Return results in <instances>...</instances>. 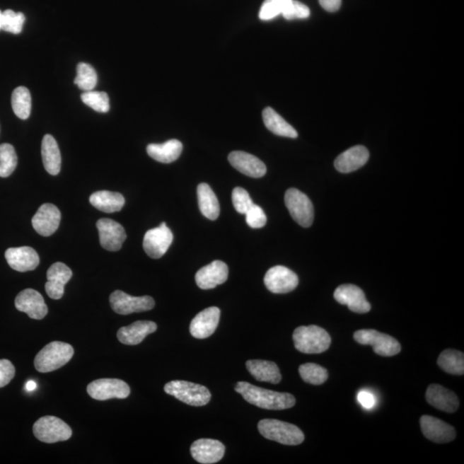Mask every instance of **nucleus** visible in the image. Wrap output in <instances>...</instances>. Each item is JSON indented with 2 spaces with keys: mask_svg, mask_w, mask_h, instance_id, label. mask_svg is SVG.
Wrapping results in <instances>:
<instances>
[{
  "mask_svg": "<svg viewBox=\"0 0 464 464\" xmlns=\"http://www.w3.org/2000/svg\"><path fill=\"white\" fill-rule=\"evenodd\" d=\"M235 390L246 402L264 410H288L296 403V399L291 394L262 389L247 382H238L235 386Z\"/></svg>",
  "mask_w": 464,
  "mask_h": 464,
  "instance_id": "f257e3e1",
  "label": "nucleus"
},
{
  "mask_svg": "<svg viewBox=\"0 0 464 464\" xmlns=\"http://www.w3.org/2000/svg\"><path fill=\"white\" fill-rule=\"evenodd\" d=\"M293 338L296 349L308 354H322L329 349L331 344L330 334L317 325L297 327Z\"/></svg>",
  "mask_w": 464,
  "mask_h": 464,
  "instance_id": "f03ea898",
  "label": "nucleus"
},
{
  "mask_svg": "<svg viewBox=\"0 0 464 464\" xmlns=\"http://www.w3.org/2000/svg\"><path fill=\"white\" fill-rule=\"evenodd\" d=\"M74 354L70 344L53 342L47 344L39 352L35 359V367L39 373H51L69 362Z\"/></svg>",
  "mask_w": 464,
  "mask_h": 464,
  "instance_id": "7ed1b4c3",
  "label": "nucleus"
},
{
  "mask_svg": "<svg viewBox=\"0 0 464 464\" xmlns=\"http://www.w3.org/2000/svg\"><path fill=\"white\" fill-rule=\"evenodd\" d=\"M258 430L264 438L286 446H298L305 435L297 426L279 419H265L258 423Z\"/></svg>",
  "mask_w": 464,
  "mask_h": 464,
  "instance_id": "20e7f679",
  "label": "nucleus"
},
{
  "mask_svg": "<svg viewBox=\"0 0 464 464\" xmlns=\"http://www.w3.org/2000/svg\"><path fill=\"white\" fill-rule=\"evenodd\" d=\"M165 391L179 401L194 407L207 405L211 398L207 387L181 380H175L166 383Z\"/></svg>",
  "mask_w": 464,
  "mask_h": 464,
  "instance_id": "39448f33",
  "label": "nucleus"
},
{
  "mask_svg": "<svg viewBox=\"0 0 464 464\" xmlns=\"http://www.w3.org/2000/svg\"><path fill=\"white\" fill-rule=\"evenodd\" d=\"M33 433L40 441L54 443L69 439L73 431L62 419L54 416H44L34 424Z\"/></svg>",
  "mask_w": 464,
  "mask_h": 464,
  "instance_id": "423d86ee",
  "label": "nucleus"
},
{
  "mask_svg": "<svg viewBox=\"0 0 464 464\" xmlns=\"http://www.w3.org/2000/svg\"><path fill=\"white\" fill-rule=\"evenodd\" d=\"M356 342L361 345L371 346L376 354L383 357H391L401 352V344L392 336L380 333L375 330H361L354 335Z\"/></svg>",
  "mask_w": 464,
  "mask_h": 464,
  "instance_id": "0eeeda50",
  "label": "nucleus"
},
{
  "mask_svg": "<svg viewBox=\"0 0 464 464\" xmlns=\"http://www.w3.org/2000/svg\"><path fill=\"white\" fill-rule=\"evenodd\" d=\"M285 203L296 222L305 228L311 227L314 220V207L309 197L303 192L290 189L286 192Z\"/></svg>",
  "mask_w": 464,
  "mask_h": 464,
  "instance_id": "6e6552de",
  "label": "nucleus"
},
{
  "mask_svg": "<svg viewBox=\"0 0 464 464\" xmlns=\"http://www.w3.org/2000/svg\"><path fill=\"white\" fill-rule=\"evenodd\" d=\"M90 397L98 401L118 398L125 399L130 395V387L121 379L102 378L95 380L87 387Z\"/></svg>",
  "mask_w": 464,
  "mask_h": 464,
  "instance_id": "1a4fd4ad",
  "label": "nucleus"
},
{
  "mask_svg": "<svg viewBox=\"0 0 464 464\" xmlns=\"http://www.w3.org/2000/svg\"><path fill=\"white\" fill-rule=\"evenodd\" d=\"M110 302L115 313L123 315L151 311L155 306L154 299L150 296L133 297L119 290L110 295Z\"/></svg>",
  "mask_w": 464,
  "mask_h": 464,
  "instance_id": "9d476101",
  "label": "nucleus"
},
{
  "mask_svg": "<svg viewBox=\"0 0 464 464\" xmlns=\"http://www.w3.org/2000/svg\"><path fill=\"white\" fill-rule=\"evenodd\" d=\"M173 242V234L165 222L157 228L146 231L143 247L148 257L159 259L165 255Z\"/></svg>",
  "mask_w": 464,
  "mask_h": 464,
  "instance_id": "9b49d317",
  "label": "nucleus"
},
{
  "mask_svg": "<svg viewBox=\"0 0 464 464\" xmlns=\"http://www.w3.org/2000/svg\"><path fill=\"white\" fill-rule=\"evenodd\" d=\"M264 284L271 293L288 294L298 286V277L294 271L286 267L275 266L267 272Z\"/></svg>",
  "mask_w": 464,
  "mask_h": 464,
  "instance_id": "f8f14e48",
  "label": "nucleus"
},
{
  "mask_svg": "<svg viewBox=\"0 0 464 464\" xmlns=\"http://www.w3.org/2000/svg\"><path fill=\"white\" fill-rule=\"evenodd\" d=\"M100 243L103 249L118 251L125 242L127 234L121 224L110 219H99L97 223Z\"/></svg>",
  "mask_w": 464,
  "mask_h": 464,
  "instance_id": "ddd939ff",
  "label": "nucleus"
},
{
  "mask_svg": "<svg viewBox=\"0 0 464 464\" xmlns=\"http://www.w3.org/2000/svg\"><path fill=\"white\" fill-rule=\"evenodd\" d=\"M334 297L341 305H346L355 313H367L371 309L370 303L366 298L365 293L357 286L346 284L336 288Z\"/></svg>",
  "mask_w": 464,
  "mask_h": 464,
  "instance_id": "4468645a",
  "label": "nucleus"
},
{
  "mask_svg": "<svg viewBox=\"0 0 464 464\" xmlns=\"http://www.w3.org/2000/svg\"><path fill=\"white\" fill-rule=\"evenodd\" d=\"M15 306L18 311L25 312L30 318L35 320L43 319L49 312L42 294L30 288L18 294Z\"/></svg>",
  "mask_w": 464,
  "mask_h": 464,
  "instance_id": "2eb2a0df",
  "label": "nucleus"
},
{
  "mask_svg": "<svg viewBox=\"0 0 464 464\" xmlns=\"http://www.w3.org/2000/svg\"><path fill=\"white\" fill-rule=\"evenodd\" d=\"M62 214L53 204H43L32 219V226L35 231L43 237H50L57 231L61 223Z\"/></svg>",
  "mask_w": 464,
  "mask_h": 464,
  "instance_id": "dca6fc26",
  "label": "nucleus"
},
{
  "mask_svg": "<svg viewBox=\"0 0 464 464\" xmlns=\"http://www.w3.org/2000/svg\"><path fill=\"white\" fill-rule=\"evenodd\" d=\"M190 451L195 461L203 464H213L224 458L226 447L219 440L201 439L193 443Z\"/></svg>",
  "mask_w": 464,
  "mask_h": 464,
  "instance_id": "f3484780",
  "label": "nucleus"
},
{
  "mask_svg": "<svg viewBox=\"0 0 464 464\" xmlns=\"http://www.w3.org/2000/svg\"><path fill=\"white\" fill-rule=\"evenodd\" d=\"M419 422L424 436L431 441L449 443L453 441L457 435L453 427L433 416L423 415Z\"/></svg>",
  "mask_w": 464,
  "mask_h": 464,
  "instance_id": "a211bd4d",
  "label": "nucleus"
},
{
  "mask_svg": "<svg viewBox=\"0 0 464 464\" xmlns=\"http://www.w3.org/2000/svg\"><path fill=\"white\" fill-rule=\"evenodd\" d=\"M219 319L220 310L218 307L207 308L192 320L190 327V334L196 339L210 337L217 329Z\"/></svg>",
  "mask_w": 464,
  "mask_h": 464,
  "instance_id": "6ab92c4d",
  "label": "nucleus"
},
{
  "mask_svg": "<svg viewBox=\"0 0 464 464\" xmlns=\"http://www.w3.org/2000/svg\"><path fill=\"white\" fill-rule=\"evenodd\" d=\"M228 274L229 269L226 264L221 261H214L196 273L195 282L201 289H214L227 281Z\"/></svg>",
  "mask_w": 464,
  "mask_h": 464,
  "instance_id": "aec40b11",
  "label": "nucleus"
},
{
  "mask_svg": "<svg viewBox=\"0 0 464 464\" xmlns=\"http://www.w3.org/2000/svg\"><path fill=\"white\" fill-rule=\"evenodd\" d=\"M73 277V272L66 264L56 262L47 270V282L45 285L47 294L52 299H61L66 283Z\"/></svg>",
  "mask_w": 464,
  "mask_h": 464,
  "instance_id": "412c9836",
  "label": "nucleus"
},
{
  "mask_svg": "<svg viewBox=\"0 0 464 464\" xmlns=\"http://www.w3.org/2000/svg\"><path fill=\"white\" fill-rule=\"evenodd\" d=\"M5 257L11 269L21 273L35 270L40 263L37 252L27 246L10 248L6 251Z\"/></svg>",
  "mask_w": 464,
  "mask_h": 464,
  "instance_id": "4be33fe9",
  "label": "nucleus"
},
{
  "mask_svg": "<svg viewBox=\"0 0 464 464\" xmlns=\"http://www.w3.org/2000/svg\"><path fill=\"white\" fill-rule=\"evenodd\" d=\"M228 160L236 170L247 177L253 178H262L267 173V167L264 163L254 155L245 151H232Z\"/></svg>",
  "mask_w": 464,
  "mask_h": 464,
  "instance_id": "5701e85b",
  "label": "nucleus"
},
{
  "mask_svg": "<svg viewBox=\"0 0 464 464\" xmlns=\"http://www.w3.org/2000/svg\"><path fill=\"white\" fill-rule=\"evenodd\" d=\"M426 399L430 405L446 413H454L459 407L457 395L439 385H431L428 387Z\"/></svg>",
  "mask_w": 464,
  "mask_h": 464,
  "instance_id": "b1692460",
  "label": "nucleus"
},
{
  "mask_svg": "<svg viewBox=\"0 0 464 464\" xmlns=\"http://www.w3.org/2000/svg\"><path fill=\"white\" fill-rule=\"evenodd\" d=\"M369 156V151L365 146H356L349 148L335 159V169L341 173H350L365 166Z\"/></svg>",
  "mask_w": 464,
  "mask_h": 464,
  "instance_id": "393cba45",
  "label": "nucleus"
},
{
  "mask_svg": "<svg viewBox=\"0 0 464 464\" xmlns=\"http://www.w3.org/2000/svg\"><path fill=\"white\" fill-rule=\"evenodd\" d=\"M158 326L151 321H138L118 330L117 338L125 345L135 346L141 343L148 335L157 330Z\"/></svg>",
  "mask_w": 464,
  "mask_h": 464,
  "instance_id": "a878e982",
  "label": "nucleus"
},
{
  "mask_svg": "<svg viewBox=\"0 0 464 464\" xmlns=\"http://www.w3.org/2000/svg\"><path fill=\"white\" fill-rule=\"evenodd\" d=\"M246 367L250 373L260 382H267L277 385L282 381V374L275 363L252 359L247 361Z\"/></svg>",
  "mask_w": 464,
  "mask_h": 464,
  "instance_id": "bb28decb",
  "label": "nucleus"
},
{
  "mask_svg": "<svg viewBox=\"0 0 464 464\" xmlns=\"http://www.w3.org/2000/svg\"><path fill=\"white\" fill-rule=\"evenodd\" d=\"M146 151L156 161L170 163L178 160L182 154V144L178 139H170L163 144H150Z\"/></svg>",
  "mask_w": 464,
  "mask_h": 464,
  "instance_id": "cd10ccee",
  "label": "nucleus"
},
{
  "mask_svg": "<svg viewBox=\"0 0 464 464\" xmlns=\"http://www.w3.org/2000/svg\"><path fill=\"white\" fill-rule=\"evenodd\" d=\"M42 156L44 168L52 175H56L61 171L62 156L57 142L53 136H44L42 143Z\"/></svg>",
  "mask_w": 464,
  "mask_h": 464,
  "instance_id": "c85d7f7f",
  "label": "nucleus"
},
{
  "mask_svg": "<svg viewBox=\"0 0 464 464\" xmlns=\"http://www.w3.org/2000/svg\"><path fill=\"white\" fill-rule=\"evenodd\" d=\"M90 203L103 213L111 214L122 209L125 205V198L117 192L103 190L92 194Z\"/></svg>",
  "mask_w": 464,
  "mask_h": 464,
  "instance_id": "c756f323",
  "label": "nucleus"
},
{
  "mask_svg": "<svg viewBox=\"0 0 464 464\" xmlns=\"http://www.w3.org/2000/svg\"><path fill=\"white\" fill-rule=\"evenodd\" d=\"M263 122L267 129L272 133L282 136V137L296 139L298 137L297 131L291 127L285 119L282 117L277 112L270 107L266 108L262 112Z\"/></svg>",
  "mask_w": 464,
  "mask_h": 464,
  "instance_id": "7c9ffc66",
  "label": "nucleus"
},
{
  "mask_svg": "<svg viewBox=\"0 0 464 464\" xmlns=\"http://www.w3.org/2000/svg\"><path fill=\"white\" fill-rule=\"evenodd\" d=\"M198 203L199 210L205 217L210 220H216L220 213L219 203L217 196L207 183H201L197 187Z\"/></svg>",
  "mask_w": 464,
  "mask_h": 464,
  "instance_id": "2f4dec72",
  "label": "nucleus"
},
{
  "mask_svg": "<svg viewBox=\"0 0 464 464\" xmlns=\"http://www.w3.org/2000/svg\"><path fill=\"white\" fill-rule=\"evenodd\" d=\"M438 365L446 373L453 375L464 374V354L462 352L446 349L440 354Z\"/></svg>",
  "mask_w": 464,
  "mask_h": 464,
  "instance_id": "473e14b6",
  "label": "nucleus"
},
{
  "mask_svg": "<svg viewBox=\"0 0 464 464\" xmlns=\"http://www.w3.org/2000/svg\"><path fill=\"white\" fill-rule=\"evenodd\" d=\"M31 95L25 86L18 87L11 95V106L16 115L22 120H27L31 113Z\"/></svg>",
  "mask_w": 464,
  "mask_h": 464,
  "instance_id": "72a5a7b5",
  "label": "nucleus"
},
{
  "mask_svg": "<svg viewBox=\"0 0 464 464\" xmlns=\"http://www.w3.org/2000/svg\"><path fill=\"white\" fill-rule=\"evenodd\" d=\"M298 371L303 381L313 385H321L329 378V373L325 368L318 364H303L299 366Z\"/></svg>",
  "mask_w": 464,
  "mask_h": 464,
  "instance_id": "f704fd0d",
  "label": "nucleus"
},
{
  "mask_svg": "<svg viewBox=\"0 0 464 464\" xmlns=\"http://www.w3.org/2000/svg\"><path fill=\"white\" fill-rule=\"evenodd\" d=\"M74 83L80 90L93 91L98 83L97 71L90 64L79 63L77 66V77L74 79Z\"/></svg>",
  "mask_w": 464,
  "mask_h": 464,
  "instance_id": "c9c22d12",
  "label": "nucleus"
},
{
  "mask_svg": "<svg viewBox=\"0 0 464 464\" xmlns=\"http://www.w3.org/2000/svg\"><path fill=\"white\" fill-rule=\"evenodd\" d=\"M18 166V156L11 144L0 145V178H8Z\"/></svg>",
  "mask_w": 464,
  "mask_h": 464,
  "instance_id": "e433bc0d",
  "label": "nucleus"
},
{
  "mask_svg": "<svg viewBox=\"0 0 464 464\" xmlns=\"http://www.w3.org/2000/svg\"><path fill=\"white\" fill-rule=\"evenodd\" d=\"M83 103L99 113H107L110 110V98L105 92L86 91L81 95Z\"/></svg>",
  "mask_w": 464,
  "mask_h": 464,
  "instance_id": "4c0bfd02",
  "label": "nucleus"
},
{
  "mask_svg": "<svg viewBox=\"0 0 464 464\" xmlns=\"http://www.w3.org/2000/svg\"><path fill=\"white\" fill-rule=\"evenodd\" d=\"M25 22V14L15 13L13 10H6L2 13L1 30L18 35L21 33Z\"/></svg>",
  "mask_w": 464,
  "mask_h": 464,
  "instance_id": "58836bf2",
  "label": "nucleus"
},
{
  "mask_svg": "<svg viewBox=\"0 0 464 464\" xmlns=\"http://www.w3.org/2000/svg\"><path fill=\"white\" fill-rule=\"evenodd\" d=\"M291 1L293 0H265L260 10V19L269 21L278 17L279 15H282L283 11Z\"/></svg>",
  "mask_w": 464,
  "mask_h": 464,
  "instance_id": "ea45409f",
  "label": "nucleus"
},
{
  "mask_svg": "<svg viewBox=\"0 0 464 464\" xmlns=\"http://www.w3.org/2000/svg\"><path fill=\"white\" fill-rule=\"evenodd\" d=\"M231 197L232 203H233L235 209L238 214H245L254 204L249 193L243 187H235L232 191Z\"/></svg>",
  "mask_w": 464,
  "mask_h": 464,
  "instance_id": "a19ab883",
  "label": "nucleus"
},
{
  "mask_svg": "<svg viewBox=\"0 0 464 464\" xmlns=\"http://www.w3.org/2000/svg\"><path fill=\"white\" fill-rule=\"evenodd\" d=\"M311 11L309 7L303 3L293 0L283 11L282 16L286 20L303 19L309 18Z\"/></svg>",
  "mask_w": 464,
  "mask_h": 464,
  "instance_id": "79ce46f5",
  "label": "nucleus"
},
{
  "mask_svg": "<svg viewBox=\"0 0 464 464\" xmlns=\"http://www.w3.org/2000/svg\"><path fill=\"white\" fill-rule=\"evenodd\" d=\"M246 222L248 226L253 229H259L262 228L267 224V216L262 207H260L255 204L251 206L249 210L245 214Z\"/></svg>",
  "mask_w": 464,
  "mask_h": 464,
  "instance_id": "37998d69",
  "label": "nucleus"
},
{
  "mask_svg": "<svg viewBox=\"0 0 464 464\" xmlns=\"http://www.w3.org/2000/svg\"><path fill=\"white\" fill-rule=\"evenodd\" d=\"M15 367L8 359H0V388L5 387L13 379Z\"/></svg>",
  "mask_w": 464,
  "mask_h": 464,
  "instance_id": "c03bdc74",
  "label": "nucleus"
},
{
  "mask_svg": "<svg viewBox=\"0 0 464 464\" xmlns=\"http://www.w3.org/2000/svg\"><path fill=\"white\" fill-rule=\"evenodd\" d=\"M358 402L366 410L373 409L376 404L375 395L370 391L361 390L357 395Z\"/></svg>",
  "mask_w": 464,
  "mask_h": 464,
  "instance_id": "a18cd8bd",
  "label": "nucleus"
},
{
  "mask_svg": "<svg viewBox=\"0 0 464 464\" xmlns=\"http://www.w3.org/2000/svg\"><path fill=\"white\" fill-rule=\"evenodd\" d=\"M320 5L330 13H335L342 6V0H319Z\"/></svg>",
  "mask_w": 464,
  "mask_h": 464,
  "instance_id": "49530a36",
  "label": "nucleus"
},
{
  "mask_svg": "<svg viewBox=\"0 0 464 464\" xmlns=\"http://www.w3.org/2000/svg\"><path fill=\"white\" fill-rule=\"evenodd\" d=\"M37 389V383L33 381V380H30L28 381L25 385V390L27 391L31 392Z\"/></svg>",
  "mask_w": 464,
  "mask_h": 464,
  "instance_id": "de8ad7c7",
  "label": "nucleus"
},
{
  "mask_svg": "<svg viewBox=\"0 0 464 464\" xmlns=\"http://www.w3.org/2000/svg\"><path fill=\"white\" fill-rule=\"evenodd\" d=\"M2 27V11H0V30H1Z\"/></svg>",
  "mask_w": 464,
  "mask_h": 464,
  "instance_id": "09e8293b",
  "label": "nucleus"
}]
</instances>
